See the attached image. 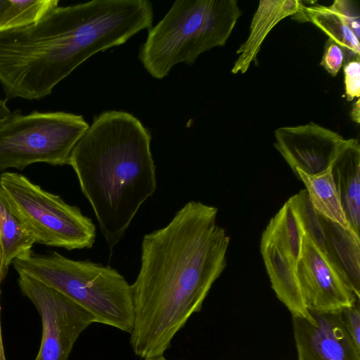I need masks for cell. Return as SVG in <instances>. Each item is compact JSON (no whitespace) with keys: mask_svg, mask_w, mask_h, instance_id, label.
I'll return each mask as SVG.
<instances>
[{"mask_svg":"<svg viewBox=\"0 0 360 360\" xmlns=\"http://www.w3.org/2000/svg\"><path fill=\"white\" fill-rule=\"evenodd\" d=\"M296 273L311 313H338L359 302L360 294L305 234Z\"/></svg>","mask_w":360,"mask_h":360,"instance_id":"ba28073f","label":"cell"},{"mask_svg":"<svg viewBox=\"0 0 360 360\" xmlns=\"http://www.w3.org/2000/svg\"><path fill=\"white\" fill-rule=\"evenodd\" d=\"M150 141V133L133 115L108 110L94 118L71 153L69 165L110 250L155 191Z\"/></svg>","mask_w":360,"mask_h":360,"instance_id":"7a4b0ae2","label":"cell"},{"mask_svg":"<svg viewBox=\"0 0 360 360\" xmlns=\"http://www.w3.org/2000/svg\"><path fill=\"white\" fill-rule=\"evenodd\" d=\"M330 169L347 221L359 236L360 145L357 139L345 140Z\"/></svg>","mask_w":360,"mask_h":360,"instance_id":"7c38bea8","label":"cell"},{"mask_svg":"<svg viewBox=\"0 0 360 360\" xmlns=\"http://www.w3.org/2000/svg\"><path fill=\"white\" fill-rule=\"evenodd\" d=\"M320 217L325 233L328 259L360 294V236L321 215Z\"/></svg>","mask_w":360,"mask_h":360,"instance_id":"5bb4252c","label":"cell"},{"mask_svg":"<svg viewBox=\"0 0 360 360\" xmlns=\"http://www.w3.org/2000/svg\"><path fill=\"white\" fill-rule=\"evenodd\" d=\"M304 6L299 0L259 1L251 21L249 37L236 52L240 56L231 72L245 73L255 60L262 42L272 28L283 18L298 13Z\"/></svg>","mask_w":360,"mask_h":360,"instance_id":"4fadbf2b","label":"cell"},{"mask_svg":"<svg viewBox=\"0 0 360 360\" xmlns=\"http://www.w3.org/2000/svg\"><path fill=\"white\" fill-rule=\"evenodd\" d=\"M242 13L235 0H177L149 29L139 58L154 78L167 76L181 63L191 65L202 53L224 46Z\"/></svg>","mask_w":360,"mask_h":360,"instance_id":"3957f363","label":"cell"},{"mask_svg":"<svg viewBox=\"0 0 360 360\" xmlns=\"http://www.w3.org/2000/svg\"><path fill=\"white\" fill-rule=\"evenodd\" d=\"M300 13L304 21L314 24L342 47L345 52V63L354 60H360L359 39L330 6H304Z\"/></svg>","mask_w":360,"mask_h":360,"instance_id":"2e32d148","label":"cell"},{"mask_svg":"<svg viewBox=\"0 0 360 360\" xmlns=\"http://www.w3.org/2000/svg\"><path fill=\"white\" fill-rule=\"evenodd\" d=\"M0 187L35 243L68 250L94 245L95 224L77 206L18 173L2 172Z\"/></svg>","mask_w":360,"mask_h":360,"instance_id":"5b68a950","label":"cell"},{"mask_svg":"<svg viewBox=\"0 0 360 360\" xmlns=\"http://www.w3.org/2000/svg\"><path fill=\"white\" fill-rule=\"evenodd\" d=\"M262 236L278 245L297 265L302 252L304 231L289 199L271 218Z\"/></svg>","mask_w":360,"mask_h":360,"instance_id":"ac0fdd59","label":"cell"},{"mask_svg":"<svg viewBox=\"0 0 360 360\" xmlns=\"http://www.w3.org/2000/svg\"><path fill=\"white\" fill-rule=\"evenodd\" d=\"M345 63V52L342 47L328 39L320 65L332 76H336Z\"/></svg>","mask_w":360,"mask_h":360,"instance_id":"44dd1931","label":"cell"},{"mask_svg":"<svg viewBox=\"0 0 360 360\" xmlns=\"http://www.w3.org/2000/svg\"><path fill=\"white\" fill-rule=\"evenodd\" d=\"M217 213L215 207L191 200L165 226L144 235L131 285L130 343L138 356L165 354L226 268L230 238L217 224Z\"/></svg>","mask_w":360,"mask_h":360,"instance_id":"6da1fadb","label":"cell"},{"mask_svg":"<svg viewBox=\"0 0 360 360\" xmlns=\"http://www.w3.org/2000/svg\"><path fill=\"white\" fill-rule=\"evenodd\" d=\"M276 148L293 172L317 175L328 170L345 139L338 133L314 122L283 127L274 131Z\"/></svg>","mask_w":360,"mask_h":360,"instance_id":"9c48e42d","label":"cell"},{"mask_svg":"<svg viewBox=\"0 0 360 360\" xmlns=\"http://www.w3.org/2000/svg\"><path fill=\"white\" fill-rule=\"evenodd\" d=\"M260 251L271 287L279 300L292 317L315 323L302 297L296 273L297 265L278 245L264 236L261 238Z\"/></svg>","mask_w":360,"mask_h":360,"instance_id":"8fae6325","label":"cell"},{"mask_svg":"<svg viewBox=\"0 0 360 360\" xmlns=\"http://www.w3.org/2000/svg\"><path fill=\"white\" fill-rule=\"evenodd\" d=\"M344 327L356 347L360 349L359 302L341 311Z\"/></svg>","mask_w":360,"mask_h":360,"instance_id":"cb8c5ba5","label":"cell"},{"mask_svg":"<svg viewBox=\"0 0 360 360\" xmlns=\"http://www.w3.org/2000/svg\"><path fill=\"white\" fill-rule=\"evenodd\" d=\"M22 294L35 306L42 323L41 346L34 360H68L80 334L94 317L74 301L33 277L20 273Z\"/></svg>","mask_w":360,"mask_h":360,"instance_id":"52a82bcc","label":"cell"},{"mask_svg":"<svg viewBox=\"0 0 360 360\" xmlns=\"http://www.w3.org/2000/svg\"><path fill=\"white\" fill-rule=\"evenodd\" d=\"M346 22L356 37H360V10L356 2L351 0H336L330 6Z\"/></svg>","mask_w":360,"mask_h":360,"instance_id":"7402d4cb","label":"cell"},{"mask_svg":"<svg viewBox=\"0 0 360 360\" xmlns=\"http://www.w3.org/2000/svg\"><path fill=\"white\" fill-rule=\"evenodd\" d=\"M359 99H358L354 104L351 111V117L352 120L356 122L357 124L360 123V110H359Z\"/></svg>","mask_w":360,"mask_h":360,"instance_id":"4316f807","label":"cell"},{"mask_svg":"<svg viewBox=\"0 0 360 360\" xmlns=\"http://www.w3.org/2000/svg\"><path fill=\"white\" fill-rule=\"evenodd\" d=\"M8 3V0H0V14L2 13L4 9L6 8Z\"/></svg>","mask_w":360,"mask_h":360,"instance_id":"83f0119b","label":"cell"},{"mask_svg":"<svg viewBox=\"0 0 360 360\" xmlns=\"http://www.w3.org/2000/svg\"><path fill=\"white\" fill-rule=\"evenodd\" d=\"M311 314L314 323L292 317L297 360H360V349L347 333L341 312Z\"/></svg>","mask_w":360,"mask_h":360,"instance_id":"30bf717a","label":"cell"},{"mask_svg":"<svg viewBox=\"0 0 360 360\" xmlns=\"http://www.w3.org/2000/svg\"><path fill=\"white\" fill-rule=\"evenodd\" d=\"M34 239L10 205L0 187V247L2 254L1 275H7L13 260L29 257Z\"/></svg>","mask_w":360,"mask_h":360,"instance_id":"9a60e30c","label":"cell"},{"mask_svg":"<svg viewBox=\"0 0 360 360\" xmlns=\"http://www.w3.org/2000/svg\"><path fill=\"white\" fill-rule=\"evenodd\" d=\"M345 95L351 101L360 96V60H354L344 64Z\"/></svg>","mask_w":360,"mask_h":360,"instance_id":"603a6c76","label":"cell"},{"mask_svg":"<svg viewBox=\"0 0 360 360\" xmlns=\"http://www.w3.org/2000/svg\"><path fill=\"white\" fill-rule=\"evenodd\" d=\"M143 360H167L166 359L164 356H155V357H151V358H146V359H143Z\"/></svg>","mask_w":360,"mask_h":360,"instance_id":"f1b7e54d","label":"cell"},{"mask_svg":"<svg viewBox=\"0 0 360 360\" xmlns=\"http://www.w3.org/2000/svg\"><path fill=\"white\" fill-rule=\"evenodd\" d=\"M1 263H2V254L0 247V285L1 281L4 280L1 275ZM1 295V290H0ZM0 360H6L4 348L3 345L2 334H1V304H0Z\"/></svg>","mask_w":360,"mask_h":360,"instance_id":"484cf974","label":"cell"},{"mask_svg":"<svg viewBox=\"0 0 360 360\" xmlns=\"http://www.w3.org/2000/svg\"><path fill=\"white\" fill-rule=\"evenodd\" d=\"M89 127L82 115L71 112H13L0 126V172L22 170L37 162L69 165L75 146Z\"/></svg>","mask_w":360,"mask_h":360,"instance_id":"8992f818","label":"cell"},{"mask_svg":"<svg viewBox=\"0 0 360 360\" xmlns=\"http://www.w3.org/2000/svg\"><path fill=\"white\" fill-rule=\"evenodd\" d=\"M58 0H8L0 14V31L34 24L58 6Z\"/></svg>","mask_w":360,"mask_h":360,"instance_id":"d6986e66","label":"cell"},{"mask_svg":"<svg viewBox=\"0 0 360 360\" xmlns=\"http://www.w3.org/2000/svg\"><path fill=\"white\" fill-rule=\"evenodd\" d=\"M27 274L65 295L99 323L131 333L134 308L131 285L116 269L90 260H74L58 252H32L12 262Z\"/></svg>","mask_w":360,"mask_h":360,"instance_id":"277c9868","label":"cell"},{"mask_svg":"<svg viewBox=\"0 0 360 360\" xmlns=\"http://www.w3.org/2000/svg\"><path fill=\"white\" fill-rule=\"evenodd\" d=\"M289 200L298 217L304 234L328 258L326 240L321 217L311 205L306 189L301 190Z\"/></svg>","mask_w":360,"mask_h":360,"instance_id":"ffe728a7","label":"cell"},{"mask_svg":"<svg viewBox=\"0 0 360 360\" xmlns=\"http://www.w3.org/2000/svg\"><path fill=\"white\" fill-rule=\"evenodd\" d=\"M296 175L304 183L311 203L320 215L345 229L352 231L346 218L330 168L317 175H308L301 171H297Z\"/></svg>","mask_w":360,"mask_h":360,"instance_id":"e0dca14e","label":"cell"},{"mask_svg":"<svg viewBox=\"0 0 360 360\" xmlns=\"http://www.w3.org/2000/svg\"><path fill=\"white\" fill-rule=\"evenodd\" d=\"M12 112L8 108L6 99H0V126L11 116Z\"/></svg>","mask_w":360,"mask_h":360,"instance_id":"d4e9b609","label":"cell"}]
</instances>
